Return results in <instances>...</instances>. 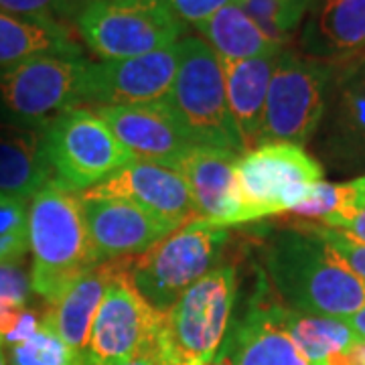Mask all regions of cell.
<instances>
[{
  "instance_id": "obj_35",
  "label": "cell",
  "mask_w": 365,
  "mask_h": 365,
  "mask_svg": "<svg viewBox=\"0 0 365 365\" xmlns=\"http://www.w3.org/2000/svg\"><path fill=\"white\" fill-rule=\"evenodd\" d=\"M41 321H43V317H41L37 311H33V309H23V313L19 317V321L14 323V327L2 337V343H6L9 347L11 345H16V343H23L29 337H33L37 331H39Z\"/></svg>"
},
{
  "instance_id": "obj_33",
  "label": "cell",
  "mask_w": 365,
  "mask_h": 365,
  "mask_svg": "<svg viewBox=\"0 0 365 365\" xmlns=\"http://www.w3.org/2000/svg\"><path fill=\"white\" fill-rule=\"evenodd\" d=\"M234 2L240 0H167V6L182 25L197 26Z\"/></svg>"
},
{
  "instance_id": "obj_20",
  "label": "cell",
  "mask_w": 365,
  "mask_h": 365,
  "mask_svg": "<svg viewBox=\"0 0 365 365\" xmlns=\"http://www.w3.org/2000/svg\"><path fill=\"white\" fill-rule=\"evenodd\" d=\"M122 262L124 258L98 264L90 272L78 278L55 302H51L49 311L43 314V321L51 327L73 351L83 355V359H86L88 343H90L91 327L96 321L98 309L104 300L106 288L118 272V268L122 266Z\"/></svg>"
},
{
  "instance_id": "obj_24",
  "label": "cell",
  "mask_w": 365,
  "mask_h": 365,
  "mask_svg": "<svg viewBox=\"0 0 365 365\" xmlns=\"http://www.w3.org/2000/svg\"><path fill=\"white\" fill-rule=\"evenodd\" d=\"M222 61H244L254 57L278 55L287 47L266 37L240 2H234L209 16L201 25L193 26Z\"/></svg>"
},
{
  "instance_id": "obj_18",
  "label": "cell",
  "mask_w": 365,
  "mask_h": 365,
  "mask_svg": "<svg viewBox=\"0 0 365 365\" xmlns=\"http://www.w3.org/2000/svg\"><path fill=\"white\" fill-rule=\"evenodd\" d=\"M300 55L337 67L365 53V0H313L299 37Z\"/></svg>"
},
{
  "instance_id": "obj_39",
  "label": "cell",
  "mask_w": 365,
  "mask_h": 365,
  "mask_svg": "<svg viewBox=\"0 0 365 365\" xmlns=\"http://www.w3.org/2000/svg\"><path fill=\"white\" fill-rule=\"evenodd\" d=\"M351 185H353V189H355V193H357V201L365 205V175L357 177L355 181H351Z\"/></svg>"
},
{
  "instance_id": "obj_37",
  "label": "cell",
  "mask_w": 365,
  "mask_h": 365,
  "mask_svg": "<svg viewBox=\"0 0 365 365\" xmlns=\"http://www.w3.org/2000/svg\"><path fill=\"white\" fill-rule=\"evenodd\" d=\"M347 364L349 365H365V339L359 337V339L353 343L351 347L347 349Z\"/></svg>"
},
{
  "instance_id": "obj_17",
  "label": "cell",
  "mask_w": 365,
  "mask_h": 365,
  "mask_svg": "<svg viewBox=\"0 0 365 365\" xmlns=\"http://www.w3.org/2000/svg\"><path fill=\"white\" fill-rule=\"evenodd\" d=\"M81 195L126 199L177 225L195 220L193 197L181 173L157 163L134 160Z\"/></svg>"
},
{
  "instance_id": "obj_21",
  "label": "cell",
  "mask_w": 365,
  "mask_h": 365,
  "mask_svg": "<svg viewBox=\"0 0 365 365\" xmlns=\"http://www.w3.org/2000/svg\"><path fill=\"white\" fill-rule=\"evenodd\" d=\"M278 55L254 57L244 61H222L225 76V93L227 106L234 120V126L246 153L258 146L266 108V96L270 88L274 67Z\"/></svg>"
},
{
  "instance_id": "obj_34",
  "label": "cell",
  "mask_w": 365,
  "mask_h": 365,
  "mask_svg": "<svg viewBox=\"0 0 365 365\" xmlns=\"http://www.w3.org/2000/svg\"><path fill=\"white\" fill-rule=\"evenodd\" d=\"M321 225L339 230V232L347 234L353 240L365 244V205L364 203H357L351 211H347L343 215H337V217H331V220H327Z\"/></svg>"
},
{
  "instance_id": "obj_26",
  "label": "cell",
  "mask_w": 365,
  "mask_h": 365,
  "mask_svg": "<svg viewBox=\"0 0 365 365\" xmlns=\"http://www.w3.org/2000/svg\"><path fill=\"white\" fill-rule=\"evenodd\" d=\"M311 4L313 0H240L244 13L262 33L284 47L299 31Z\"/></svg>"
},
{
  "instance_id": "obj_12",
  "label": "cell",
  "mask_w": 365,
  "mask_h": 365,
  "mask_svg": "<svg viewBox=\"0 0 365 365\" xmlns=\"http://www.w3.org/2000/svg\"><path fill=\"white\" fill-rule=\"evenodd\" d=\"M179 43L158 51L112 61H90L83 83V108L163 102L179 69Z\"/></svg>"
},
{
  "instance_id": "obj_1",
  "label": "cell",
  "mask_w": 365,
  "mask_h": 365,
  "mask_svg": "<svg viewBox=\"0 0 365 365\" xmlns=\"http://www.w3.org/2000/svg\"><path fill=\"white\" fill-rule=\"evenodd\" d=\"M264 266L276 299L290 311L349 319L365 304L364 280L299 223L274 232Z\"/></svg>"
},
{
  "instance_id": "obj_4",
  "label": "cell",
  "mask_w": 365,
  "mask_h": 365,
  "mask_svg": "<svg viewBox=\"0 0 365 365\" xmlns=\"http://www.w3.org/2000/svg\"><path fill=\"white\" fill-rule=\"evenodd\" d=\"M237 274L232 264L215 266L165 314L158 335V355L163 365H207L232 327Z\"/></svg>"
},
{
  "instance_id": "obj_23",
  "label": "cell",
  "mask_w": 365,
  "mask_h": 365,
  "mask_svg": "<svg viewBox=\"0 0 365 365\" xmlns=\"http://www.w3.org/2000/svg\"><path fill=\"white\" fill-rule=\"evenodd\" d=\"M49 55L83 57L66 23L0 11V71Z\"/></svg>"
},
{
  "instance_id": "obj_31",
  "label": "cell",
  "mask_w": 365,
  "mask_h": 365,
  "mask_svg": "<svg viewBox=\"0 0 365 365\" xmlns=\"http://www.w3.org/2000/svg\"><path fill=\"white\" fill-rule=\"evenodd\" d=\"M302 230L311 232L317 235L321 242H325L329 248L335 252V256L339 258L349 270H351L357 278H361L365 282V244L353 240L347 234H343L339 230H333V227H327L321 223L314 222H300L299 223Z\"/></svg>"
},
{
  "instance_id": "obj_32",
  "label": "cell",
  "mask_w": 365,
  "mask_h": 365,
  "mask_svg": "<svg viewBox=\"0 0 365 365\" xmlns=\"http://www.w3.org/2000/svg\"><path fill=\"white\" fill-rule=\"evenodd\" d=\"M86 2L88 0H0V11L63 23L69 16L76 19Z\"/></svg>"
},
{
  "instance_id": "obj_3",
  "label": "cell",
  "mask_w": 365,
  "mask_h": 365,
  "mask_svg": "<svg viewBox=\"0 0 365 365\" xmlns=\"http://www.w3.org/2000/svg\"><path fill=\"white\" fill-rule=\"evenodd\" d=\"M181 59L169 96L163 100L193 146L244 155L227 106L220 57L199 37L179 41Z\"/></svg>"
},
{
  "instance_id": "obj_41",
  "label": "cell",
  "mask_w": 365,
  "mask_h": 365,
  "mask_svg": "<svg viewBox=\"0 0 365 365\" xmlns=\"http://www.w3.org/2000/svg\"><path fill=\"white\" fill-rule=\"evenodd\" d=\"M120 2H134V4H167V0H120Z\"/></svg>"
},
{
  "instance_id": "obj_13",
  "label": "cell",
  "mask_w": 365,
  "mask_h": 365,
  "mask_svg": "<svg viewBox=\"0 0 365 365\" xmlns=\"http://www.w3.org/2000/svg\"><path fill=\"white\" fill-rule=\"evenodd\" d=\"M317 134L319 153L333 169L365 170V53L335 67Z\"/></svg>"
},
{
  "instance_id": "obj_10",
  "label": "cell",
  "mask_w": 365,
  "mask_h": 365,
  "mask_svg": "<svg viewBox=\"0 0 365 365\" xmlns=\"http://www.w3.org/2000/svg\"><path fill=\"white\" fill-rule=\"evenodd\" d=\"M81 39L100 61L130 59L170 47L185 25L167 4H134L120 0H88L76 16Z\"/></svg>"
},
{
  "instance_id": "obj_38",
  "label": "cell",
  "mask_w": 365,
  "mask_h": 365,
  "mask_svg": "<svg viewBox=\"0 0 365 365\" xmlns=\"http://www.w3.org/2000/svg\"><path fill=\"white\" fill-rule=\"evenodd\" d=\"M347 321V325L351 327L353 331L359 335V337H364L365 339V304L357 311V313L353 314V317H349V319H345Z\"/></svg>"
},
{
  "instance_id": "obj_36",
  "label": "cell",
  "mask_w": 365,
  "mask_h": 365,
  "mask_svg": "<svg viewBox=\"0 0 365 365\" xmlns=\"http://www.w3.org/2000/svg\"><path fill=\"white\" fill-rule=\"evenodd\" d=\"M112 365H163V361H160L158 349H153V351L138 353V355H134L130 359H124V361H118V364Z\"/></svg>"
},
{
  "instance_id": "obj_2",
  "label": "cell",
  "mask_w": 365,
  "mask_h": 365,
  "mask_svg": "<svg viewBox=\"0 0 365 365\" xmlns=\"http://www.w3.org/2000/svg\"><path fill=\"white\" fill-rule=\"evenodd\" d=\"M29 250L33 252L31 288L49 304L102 264L91 244L79 193L53 179L31 199Z\"/></svg>"
},
{
  "instance_id": "obj_19",
  "label": "cell",
  "mask_w": 365,
  "mask_h": 365,
  "mask_svg": "<svg viewBox=\"0 0 365 365\" xmlns=\"http://www.w3.org/2000/svg\"><path fill=\"white\" fill-rule=\"evenodd\" d=\"M240 155L193 146L177 170L185 177L193 197L195 220L213 227H232L237 222L235 165Z\"/></svg>"
},
{
  "instance_id": "obj_8",
  "label": "cell",
  "mask_w": 365,
  "mask_h": 365,
  "mask_svg": "<svg viewBox=\"0 0 365 365\" xmlns=\"http://www.w3.org/2000/svg\"><path fill=\"white\" fill-rule=\"evenodd\" d=\"M335 67L292 49L280 53L266 96L258 146L266 143L307 144L325 118Z\"/></svg>"
},
{
  "instance_id": "obj_11",
  "label": "cell",
  "mask_w": 365,
  "mask_h": 365,
  "mask_svg": "<svg viewBox=\"0 0 365 365\" xmlns=\"http://www.w3.org/2000/svg\"><path fill=\"white\" fill-rule=\"evenodd\" d=\"M130 258H124L106 288L86 351V365H112L158 349L165 314L134 288L128 278Z\"/></svg>"
},
{
  "instance_id": "obj_30",
  "label": "cell",
  "mask_w": 365,
  "mask_h": 365,
  "mask_svg": "<svg viewBox=\"0 0 365 365\" xmlns=\"http://www.w3.org/2000/svg\"><path fill=\"white\" fill-rule=\"evenodd\" d=\"M31 290V276L21 262L0 264V341L19 321Z\"/></svg>"
},
{
  "instance_id": "obj_28",
  "label": "cell",
  "mask_w": 365,
  "mask_h": 365,
  "mask_svg": "<svg viewBox=\"0 0 365 365\" xmlns=\"http://www.w3.org/2000/svg\"><path fill=\"white\" fill-rule=\"evenodd\" d=\"M357 193L351 182H327L321 181L311 189L309 197L299 203L290 213L300 220H313L323 223L331 217L343 215L357 205Z\"/></svg>"
},
{
  "instance_id": "obj_7",
  "label": "cell",
  "mask_w": 365,
  "mask_h": 365,
  "mask_svg": "<svg viewBox=\"0 0 365 365\" xmlns=\"http://www.w3.org/2000/svg\"><path fill=\"white\" fill-rule=\"evenodd\" d=\"M86 57H35L0 71V120L45 130L55 118L83 108Z\"/></svg>"
},
{
  "instance_id": "obj_16",
  "label": "cell",
  "mask_w": 365,
  "mask_h": 365,
  "mask_svg": "<svg viewBox=\"0 0 365 365\" xmlns=\"http://www.w3.org/2000/svg\"><path fill=\"white\" fill-rule=\"evenodd\" d=\"M114 132L134 160L157 163L177 169L193 148L179 122L165 102L138 106H104L91 108Z\"/></svg>"
},
{
  "instance_id": "obj_25",
  "label": "cell",
  "mask_w": 365,
  "mask_h": 365,
  "mask_svg": "<svg viewBox=\"0 0 365 365\" xmlns=\"http://www.w3.org/2000/svg\"><path fill=\"white\" fill-rule=\"evenodd\" d=\"M284 327L309 365H325L359 339L345 319L304 314L290 309H284Z\"/></svg>"
},
{
  "instance_id": "obj_29",
  "label": "cell",
  "mask_w": 365,
  "mask_h": 365,
  "mask_svg": "<svg viewBox=\"0 0 365 365\" xmlns=\"http://www.w3.org/2000/svg\"><path fill=\"white\" fill-rule=\"evenodd\" d=\"M29 252L26 201L0 193V264L23 262Z\"/></svg>"
},
{
  "instance_id": "obj_15",
  "label": "cell",
  "mask_w": 365,
  "mask_h": 365,
  "mask_svg": "<svg viewBox=\"0 0 365 365\" xmlns=\"http://www.w3.org/2000/svg\"><path fill=\"white\" fill-rule=\"evenodd\" d=\"M81 209L98 260L132 258L158 244L177 225L126 199L81 195Z\"/></svg>"
},
{
  "instance_id": "obj_42",
  "label": "cell",
  "mask_w": 365,
  "mask_h": 365,
  "mask_svg": "<svg viewBox=\"0 0 365 365\" xmlns=\"http://www.w3.org/2000/svg\"><path fill=\"white\" fill-rule=\"evenodd\" d=\"M0 365H6V359H4V355H2V341H0Z\"/></svg>"
},
{
  "instance_id": "obj_5",
  "label": "cell",
  "mask_w": 365,
  "mask_h": 365,
  "mask_svg": "<svg viewBox=\"0 0 365 365\" xmlns=\"http://www.w3.org/2000/svg\"><path fill=\"white\" fill-rule=\"evenodd\" d=\"M227 240V227L182 223L153 248L132 256L128 278L146 302L160 313H169L187 288L220 266Z\"/></svg>"
},
{
  "instance_id": "obj_9",
  "label": "cell",
  "mask_w": 365,
  "mask_h": 365,
  "mask_svg": "<svg viewBox=\"0 0 365 365\" xmlns=\"http://www.w3.org/2000/svg\"><path fill=\"white\" fill-rule=\"evenodd\" d=\"M43 140L53 179L76 193L104 182L134 163L124 144L91 108H76L55 118L43 130Z\"/></svg>"
},
{
  "instance_id": "obj_40",
  "label": "cell",
  "mask_w": 365,
  "mask_h": 365,
  "mask_svg": "<svg viewBox=\"0 0 365 365\" xmlns=\"http://www.w3.org/2000/svg\"><path fill=\"white\" fill-rule=\"evenodd\" d=\"M170 365H193V364H170ZM207 365H234V364H232V359H230L225 353L220 351V357H215V359Z\"/></svg>"
},
{
  "instance_id": "obj_6",
  "label": "cell",
  "mask_w": 365,
  "mask_h": 365,
  "mask_svg": "<svg viewBox=\"0 0 365 365\" xmlns=\"http://www.w3.org/2000/svg\"><path fill=\"white\" fill-rule=\"evenodd\" d=\"M323 177V165L299 144L266 143L244 153L235 165V225L292 211Z\"/></svg>"
},
{
  "instance_id": "obj_27",
  "label": "cell",
  "mask_w": 365,
  "mask_h": 365,
  "mask_svg": "<svg viewBox=\"0 0 365 365\" xmlns=\"http://www.w3.org/2000/svg\"><path fill=\"white\" fill-rule=\"evenodd\" d=\"M9 365H86V359L41 321L33 337L9 347Z\"/></svg>"
},
{
  "instance_id": "obj_14",
  "label": "cell",
  "mask_w": 365,
  "mask_h": 365,
  "mask_svg": "<svg viewBox=\"0 0 365 365\" xmlns=\"http://www.w3.org/2000/svg\"><path fill=\"white\" fill-rule=\"evenodd\" d=\"M284 304L276 299L266 274L258 276V287L248 311L225 337L222 353L234 365H309L284 327Z\"/></svg>"
},
{
  "instance_id": "obj_22",
  "label": "cell",
  "mask_w": 365,
  "mask_h": 365,
  "mask_svg": "<svg viewBox=\"0 0 365 365\" xmlns=\"http://www.w3.org/2000/svg\"><path fill=\"white\" fill-rule=\"evenodd\" d=\"M53 181L43 130L0 120V193L29 201Z\"/></svg>"
}]
</instances>
